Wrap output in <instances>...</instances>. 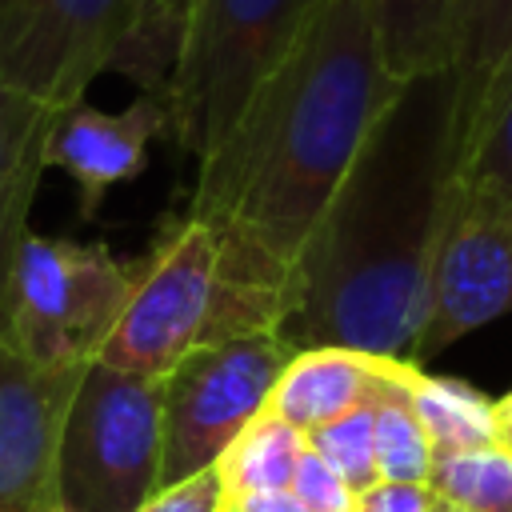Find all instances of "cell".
<instances>
[{
  "instance_id": "6da1fadb",
  "label": "cell",
  "mask_w": 512,
  "mask_h": 512,
  "mask_svg": "<svg viewBox=\"0 0 512 512\" xmlns=\"http://www.w3.org/2000/svg\"><path fill=\"white\" fill-rule=\"evenodd\" d=\"M452 176L456 84L428 72L396 92L304 240L280 336L412 360Z\"/></svg>"
},
{
  "instance_id": "7a4b0ae2",
  "label": "cell",
  "mask_w": 512,
  "mask_h": 512,
  "mask_svg": "<svg viewBox=\"0 0 512 512\" xmlns=\"http://www.w3.org/2000/svg\"><path fill=\"white\" fill-rule=\"evenodd\" d=\"M400 88L368 0H324L228 136L196 160L188 212L232 224L296 272L304 240Z\"/></svg>"
},
{
  "instance_id": "3957f363",
  "label": "cell",
  "mask_w": 512,
  "mask_h": 512,
  "mask_svg": "<svg viewBox=\"0 0 512 512\" xmlns=\"http://www.w3.org/2000/svg\"><path fill=\"white\" fill-rule=\"evenodd\" d=\"M296 304L292 268L232 224L184 212L164 228L100 348V364L160 380L188 352L280 332Z\"/></svg>"
},
{
  "instance_id": "277c9868",
  "label": "cell",
  "mask_w": 512,
  "mask_h": 512,
  "mask_svg": "<svg viewBox=\"0 0 512 512\" xmlns=\"http://www.w3.org/2000/svg\"><path fill=\"white\" fill-rule=\"evenodd\" d=\"M180 36L160 0H0V88L68 108L100 72H124L168 96Z\"/></svg>"
},
{
  "instance_id": "5b68a950",
  "label": "cell",
  "mask_w": 512,
  "mask_h": 512,
  "mask_svg": "<svg viewBox=\"0 0 512 512\" xmlns=\"http://www.w3.org/2000/svg\"><path fill=\"white\" fill-rule=\"evenodd\" d=\"M324 0H192L168 80V136L204 160Z\"/></svg>"
},
{
  "instance_id": "8992f818",
  "label": "cell",
  "mask_w": 512,
  "mask_h": 512,
  "mask_svg": "<svg viewBox=\"0 0 512 512\" xmlns=\"http://www.w3.org/2000/svg\"><path fill=\"white\" fill-rule=\"evenodd\" d=\"M160 380L92 360L64 416L56 500L64 512H136L160 492Z\"/></svg>"
},
{
  "instance_id": "52a82bcc",
  "label": "cell",
  "mask_w": 512,
  "mask_h": 512,
  "mask_svg": "<svg viewBox=\"0 0 512 512\" xmlns=\"http://www.w3.org/2000/svg\"><path fill=\"white\" fill-rule=\"evenodd\" d=\"M132 280L136 264H120L104 244L28 232L4 340L40 364H92L132 296Z\"/></svg>"
},
{
  "instance_id": "ba28073f",
  "label": "cell",
  "mask_w": 512,
  "mask_h": 512,
  "mask_svg": "<svg viewBox=\"0 0 512 512\" xmlns=\"http://www.w3.org/2000/svg\"><path fill=\"white\" fill-rule=\"evenodd\" d=\"M292 352L296 348L280 332L240 336L196 348L168 376H160V488L212 468L228 452V444L264 412Z\"/></svg>"
},
{
  "instance_id": "9c48e42d",
  "label": "cell",
  "mask_w": 512,
  "mask_h": 512,
  "mask_svg": "<svg viewBox=\"0 0 512 512\" xmlns=\"http://www.w3.org/2000/svg\"><path fill=\"white\" fill-rule=\"evenodd\" d=\"M512 312V208L468 204L448 192L444 232L428 276V304L412 364Z\"/></svg>"
},
{
  "instance_id": "30bf717a",
  "label": "cell",
  "mask_w": 512,
  "mask_h": 512,
  "mask_svg": "<svg viewBox=\"0 0 512 512\" xmlns=\"http://www.w3.org/2000/svg\"><path fill=\"white\" fill-rule=\"evenodd\" d=\"M84 368L40 364L0 340V512H44L60 504V436Z\"/></svg>"
},
{
  "instance_id": "8fae6325",
  "label": "cell",
  "mask_w": 512,
  "mask_h": 512,
  "mask_svg": "<svg viewBox=\"0 0 512 512\" xmlns=\"http://www.w3.org/2000/svg\"><path fill=\"white\" fill-rule=\"evenodd\" d=\"M168 132V96L140 92L128 108L104 112L88 100L56 108L48 132V168L72 176L80 196V220H92L104 196L136 180L148 164V144Z\"/></svg>"
},
{
  "instance_id": "7c38bea8",
  "label": "cell",
  "mask_w": 512,
  "mask_h": 512,
  "mask_svg": "<svg viewBox=\"0 0 512 512\" xmlns=\"http://www.w3.org/2000/svg\"><path fill=\"white\" fill-rule=\"evenodd\" d=\"M56 108L16 88H0V340L12 320L16 256L28 228V212L48 168V132Z\"/></svg>"
},
{
  "instance_id": "4fadbf2b",
  "label": "cell",
  "mask_w": 512,
  "mask_h": 512,
  "mask_svg": "<svg viewBox=\"0 0 512 512\" xmlns=\"http://www.w3.org/2000/svg\"><path fill=\"white\" fill-rule=\"evenodd\" d=\"M396 356H376L348 344H312L296 348L280 380L268 392V412L288 420L296 432H312L376 396Z\"/></svg>"
},
{
  "instance_id": "5bb4252c",
  "label": "cell",
  "mask_w": 512,
  "mask_h": 512,
  "mask_svg": "<svg viewBox=\"0 0 512 512\" xmlns=\"http://www.w3.org/2000/svg\"><path fill=\"white\" fill-rule=\"evenodd\" d=\"M452 196L512 208V56L492 76L460 144Z\"/></svg>"
},
{
  "instance_id": "9a60e30c",
  "label": "cell",
  "mask_w": 512,
  "mask_h": 512,
  "mask_svg": "<svg viewBox=\"0 0 512 512\" xmlns=\"http://www.w3.org/2000/svg\"><path fill=\"white\" fill-rule=\"evenodd\" d=\"M384 64L396 80L452 68L460 0H368Z\"/></svg>"
},
{
  "instance_id": "2e32d148",
  "label": "cell",
  "mask_w": 512,
  "mask_h": 512,
  "mask_svg": "<svg viewBox=\"0 0 512 512\" xmlns=\"http://www.w3.org/2000/svg\"><path fill=\"white\" fill-rule=\"evenodd\" d=\"M508 56H512V0H460L456 48L448 68L456 84V160L468 124Z\"/></svg>"
},
{
  "instance_id": "e0dca14e",
  "label": "cell",
  "mask_w": 512,
  "mask_h": 512,
  "mask_svg": "<svg viewBox=\"0 0 512 512\" xmlns=\"http://www.w3.org/2000/svg\"><path fill=\"white\" fill-rule=\"evenodd\" d=\"M304 432H296L288 420L276 412H260L216 460L220 484H224V504H236L256 492H284L292 488L296 464L304 456Z\"/></svg>"
},
{
  "instance_id": "ac0fdd59",
  "label": "cell",
  "mask_w": 512,
  "mask_h": 512,
  "mask_svg": "<svg viewBox=\"0 0 512 512\" xmlns=\"http://www.w3.org/2000/svg\"><path fill=\"white\" fill-rule=\"evenodd\" d=\"M408 396L432 440V456H452V452L496 444V420H492L496 400L480 396L472 384L452 380V376H432L420 364H412Z\"/></svg>"
},
{
  "instance_id": "d6986e66",
  "label": "cell",
  "mask_w": 512,
  "mask_h": 512,
  "mask_svg": "<svg viewBox=\"0 0 512 512\" xmlns=\"http://www.w3.org/2000/svg\"><path fill=\"white\" fill-rule=\"evenodd\" d=\"M408 368L412 360H396L384 384L372 396V444H376V472L380 480H408L428 484L432 472V440L416 416L408 396Z\"/></svg>"
},
{
  "instance_id": "ffe728a7",
  "label": "cell",
  "mask_w": 512,
  "mask_h": 512,
  "mask_svg": "<svg viewBox=\"0 0 512 512\" xmlns=\"http://www.w3.org/2000/svg\"><path fill=\"white\" fill-rule=\"evenodd\" d=\"M428 488L464 512H512V456L500 444L432 456Z\"/></svg>"
},
{
  "instance_id": "44dd1931",
  "label": "cell",
  "mask_w": 512,
  "mask_h": 512,
  "mask_svg": "<svg viewBox=\"0 0 512 512\" xmlns=\"http://www.w3.org/2000/svg\"><path fill=\"white\" fill-rule=\"evenodd\" d=\"M304 444L324 464H332L356 496L380 480L376 444H372V400L352 408V412H344V416H336V420H328V424H320V428H312L304 436Z\"/></svg>"
},
{
  "instance_id": "7402d4cb",
  "label": "cell",
  "mask_w": 512,
  "mask_h": 512,
  "mask_svg": "<svg viewBox=\"0 0 512 512\" xmlns=\"http://www.w3.org/2000/svg\"><path fill=\"white\" fill-rule=\"evenodd\" d=\"M288 492H292L308 512H352V508H356V492H352V488L344 484V476H340L332 464H324L312 448H304Z\"/></svg>"
},
{
  "instance_id": "603a6c76",
  "label": "cell",
  "mask_w": 512,
  "mask_h": 512,
  "mask_svg": "<svg viewBox=\"0 0 512 512\" xmlns=\"http://www.w3.org/2000/svg\"><path fill=\"white\" fill-rule=\"evenodd\" d=\"M136 512H228L224 504V484H220V472L216 464L180 480V484H168L160 488L152 500H144Z\"/></svg>"
},
{
  "instance_id": "cb8c5ba5",
  "label": "cell",
  "mask_w": 512,
  "mask_h": 512,
  "mask_svg": "<svg viewBox=\"0 0 512 512\" xmlns=\"http://www.w3.org/2000/svg\"><path fill=\"white\" fill-rule=\"evenodd\" d=\"M436 492L428 484H408V480H376L356 496L352 512H436Z\"/></svg>"
},
{
  "instance_id": "d4e9b609",
  "label": "cell",
  "mask_w": 512,
  "mask_h": 512,
  "mask_svg": "<svg viewBox=\"0 0 512 512\" xmlns=\"http://www.w3.org/2000/svg\"><path fill=\"white\" fill-rule=\"evenodd\" d=\"M228 512H308V508L284 488V492H256V496H244V500L228 504Z\"/></svg>"
},
{
  "instance_id": "484cf974",
  "label": "cell",
  "mask_w": 512,
  "mask_h": 512,
  "mask_svg": "<svg viewBox=\"0 0 512 512\" xmlns=\"http://www.w3.org/2000/svg\"><path fill=\"white\" fill-rule=\"evenodd\" d=\"M492 420H496V444L512 456V392H504V396L492 404Z\"/></svg>"
},
{
  "instance_id": "4316f807",
  "label": "cell",
  "mask_w": 512,
  "mask_h": 512,
  "mask_svg": "<svg viewBox=\"0 0 512 512\" xmlns=\"http://www.w3.org/2000/svg\"><path fill=\"white\" fill-rule=\"evenodd\" d=\"M160 4H164V12L184 28V16H188V4H192V0H160Z\"/></svg>"
},
{
  "instance_id": "83f0119b",
  "label": "cell",
  "mask_w": 512,
  "mask_h": 512,
  "mask_svg": "<svg viewBox=\"0 0 512 512\" xmlns=\"http://www.w3.org/2000/svg\"><path fill=\"white\" fill-rule=\"evenodd\" d=\"M436 500H440V496H436ZM436 512H464V508H452V504H444V500H440V504H436Z\"/></svg>"
},
{
  "instance_id": "f1b7e54d",
  "label": "cell",
  "mask_w": 512,
  "mask_h": 512,
  "mask_svg": "<svg viewBox=\"0 0 512 512\" xmlns=\"http://www.w3.org/2000/svg\"><path fill=\"white\" fill-rule=\"evenodd\" d=\"M44 512H64V508H60V504H52V508H44Z\"/></svg>"
}]
</instances>
